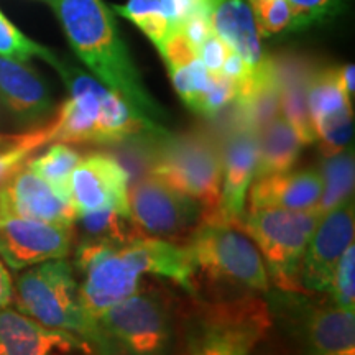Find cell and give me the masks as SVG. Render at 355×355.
Listing matches in <instances>:
<instances>
[{
  "label": "cell",
  "instance_id": "6da1fadb",
  "mask_svg": "<svg viewBox=\"0 0 355 355\" xmlns=\"http://www.w3.org/2000/svg\"><path fill=\"white\" fill-rule=\"evenodd\" d=\"M74 266L81 277V303L96 322L104 311L139 291L144 275L166 278L188 295H198L196 270L184 243L145 234L121 247L79 241Z\"/></svg>",
  "mask_w": 355,
  "mask_h": 355
},
{
  "label": "cell",
  "instance_id": "7a4b0ae2",
  "mask_svg": "<svg viewBox=\"0 0 355 355\" xmlns=\"http://www.w3.org/2000/svg\"><path fill=\"white\" fill-rule=\"evenodd\" d=\"M55 12L68 42L97 81L119 92L137 112L157 125L165 110L145 87L117 21L104 0H43ZM165 127V125H163Z\"/></svg>",
  "mask_w": 355,
  "mask_h": 355
},
{
  "label": "cell",
  "instance_id": "3957f363",
  "mask_svg": "<svg viewBox=\"0 0 355 355\" xmlns=\"http://www.w3.org/2000/svg\"><path fill=\"white\" fill-rule=\"evenodd\" d=\"M51 68L69 92L53 119V141L112 146L145 133L166 132V127L145 119L119 92L78 66L56 58Z\"/></svg>",
  "mask_w": 355,
  "mask_h": 355
},
{
  "label": "cell",
  "instance_id": "277c9868",
  "mask_svg": "<svg viewBox=\"0 0 355 355\" xmlns=\"http://www.w3.org/2000/svg\"><path fill=\"white\" fill-rule=\"evenodd\" d=\"M13 298L20 313L51 329L79 337L94 355H115L99 324L84 309L74 268L66 259L25 268L13 285Z\"/></svg>",
  "mask_w": 355,
  "mask_h": 355
},
{
  "label": "cell",
  "instance_id": "5b68a950",
  "mask_svg": "<svg viewBox=\"0 0 355 355\" xmlns=\"http://www.w3.org/2000/svg\"><path fill=\"white\" fill-rule=\"evenodd\" d=\"M194 298L184 318L181 355H252L273 326L268 303L259 295Z\"/></svg>",
  "mask_w": 355,
  "mask_h": 355
},
{
  "label": "cell",
  "instance_id": "8992f818",
  "mask_svg": "<svg viewBox=\"0 0 355 355\" xmlns=\"http://www.w3.org/2000/svg\"><path fill=\"white\" fill-rule=\"evenodd\" d=\"M198 278L227 290L266 295L270 279L259 248L241 222L201 219L184 241Z\"/></svg>",
  "mask_w": 355,
  "mask_h": 355
},
{
  "label": "cell",
  "instance_id": "52a82bcc",
  "mask_svg": "<svg viewBox=\"0 0 355 355\" xmlns=\"http://www.w3.org/2000/svg\"><path fill=\"white\" fill-rule=\"evenodd\" d=\"M150 173L193 198L202 209L201 219L219 217L222 152L209 133L166 132L157 137Z\"/></svg>",
  "mask_w": 355,
  "mask_h": 355
},
{
  "label": "cell",
  "instance_id": "ba28073f",
  "mask_svg": "<svg viewBox=\"0 0 355 355\" xmlns=\"http://www.w3.org/2000/svg\"><path fill=\"white\" fill-rule=\"evenodd\" d=\"M266 303L272 321L290 343L291 355H355L354 311L296 291H278Z\"/></svg>",
  "mask_w": 355,
  "mask_h": 355
},
{
  "label": "cell",
  "instance_id": "9c48e42d",
  "mask_svg": "<svg viewBox=\"0 0 355 355\" xmlns=\"http://www.w3.org/2000/svg\"><path fill=\"white\" fill-rule=\"evenodd\" d=\"M115 355H171L176 347V318L165 291L146 288L114 304L97 318Z\"/></svg>",
  "mask_w": 355,
  "mask_h": 355
},
{
  "label": "cell",
  "instance_id": "30bf717a",
  "mask_svg": "<svg viewBox=\"0 0 355 355\" xmlns=\"http://www.w3.org/2000/svg\"><path fill=\"white\" fill-rule=\"evenodd\" d=\"M319 219L318 212L285 209H260L243 214L242 227L259 248L270 283L279 291L304 293L300 268Z\"/></svg>",
  "mask_w": 355,
  "mask_h": 355
},
{
  "label": "cell",
  "instance_id": "8fae6325",
  "mask_svg": "<svg viewBox=\"0 0 355 355\" xmlns=\"http://www.w3.org/2000/svg\"><path fill=\"white\" fill-rule=\"evenodd\" d=\"M128 211L145 235L176 243L188 239L202 216L201 206L193 198L153 173L128 184Z\"/></svg>",
  "mask_w": 355,
  "mask_h": 355
},
{
  "label": "cell",
  "instance_id": "7c38bea8",
  "mask_svg": "<svg viewBox=\"0 0 355 355\" xmlns=\"http://www.w3.org/2000/svg\"><path fill=\"white\" fill-rule=\"evenodd\" d=\"M74 225L24 217L0 219V259L15 272L71 254Z\"/></svg>",
  "mask_w": 355,
  "mask_h": 355
},
{
  "label": "cell",
  "instance_id": "4fadbf2b",
  "mask_svg": "<svg viewBox=\"0 0 355 355\" xmlns=\"http://www.w3.org/2000/svg\"><path fill=\"white\" fill-rule=\"evenodd\" d=\"M354 199L343 202L319 219L300 268V283L304 293H329L337 263L354 243Z\"/></svg>",
  "mask_w": 355,
  "mask_h": 355
},
{
  "label": "cell",
  "instance_id": "5bb4252c",
  "mask_svg": "<svg viewBox=\"0 0 355 355\" xmlns=\"http://www.w3.org/2000/svg\"><path fill=\"white\" fill-rule=\"evenodd\" d=\"M69 202L76 216L114 209L128 211V176L112 155L92 152L84 155L69 180Z\"/></svg>",
  "mask_w": 355,
  "mask_h": 355
},
{
  "label": "cell",
  "instance_id": "9a60e30c",
  "mask_svg": "<svg viewBox=\"0 0 355 355\" xmlns=\"http://www.w3.org/2000/svg\"><path fill=\"white\" fill-rule=\"evenodd\" d=\"M222 188L219 217L241 222L245 214L247 193L259 163V133L234 121L220 144Z\"/></svg>",
  "mask_w": 355,
  "mask_h": 355
},
{
  "label": "cell",
  "instance_id": "2e32d148",
  "mask_svg": "<svg viewBox=\"0 0 355 355\" xmlns=\"http://www.w3.org/2000/svg\"><path fill=\"white\" fill-rule=\"evenodd\" d=\"M3 217L74 225L78 216L69 201L56 194L50 184L25 165L0 186V219Z\"/></svg>",
  "mask_w": 355,
  "mask_h": 355
},
{
  "label": "cell",
  "instance_id": "e0dca14e",
  "mask_svg": "<svg viewBox=\"0 0 355 355\" xmlns=\"http://www.w3.org/2000/svg\"><path fill=\"white\" fill-rule=\"evenodd\" d=\"M92 349L69 332L51 329L19 309L0 308V355H68Z\"/></svg>",
  "mask_w": 355,
  "mask_h": 355
},
{
  "label": "cell",
  "instance_id": "ac0fdd59",
  "mask_svg": "<svg viewBox=\"0 0 355 355\" xmlns=\"http://www.w3.org/2000/svg\"><path fill=\"white\" fill-rule=\"evenodd\" d=\"M321 193L322 178L318 168L255 178L247 193L245 212L260 209L316 212Z\"/></svg>",
  "mask_w": 355,
  "mask_h": 355
},
{
  "label": "cell",
  "instance_id": "d6986e66",
  "mask_svg": "<svg viewBox=\"0 0 355 355\" xmlns=\"http://www.w3.org/2000/svg\"><path fill=\"white\" fill-rule=\"evenodd\" d=\"M211 24L217 37L245 61L252 78L268 68L272 56L265 55L248 0H212Z\"/></svg>",
  "mask_w": 355,
  "mask_h": 355
},
{
  "label": "cell",
  "instance_id": "ffe728a7",
  "mask_svg": "<svg viewBox=\"0 0 355 355\" xmlns=\"http://www.w3.org/2000/svg\"><path fill=\"white\" fill-rule=\"evenodd\" d=\"M0 102L24 123L42 121L53 110V97L37 71L3 56H0Z\"/></svg>",
  "mask_w": 355,
  "mask_h": 355
},
{
  "label": "cell",
  "instance_id": "44dd1931",
  "mask_svg": "<svg viewBox=\"0 0 355 355\" xmlns=\"http://www.w3.org/2000/svg\"><path fill=\"white\" fill-rule=\"evenodd\" d=\"M273 64L279 87L282 115L300 137L301 144L304 146L316 144V132L306 101V83L313 68L298 56L273 58Z\"/></svg>",
  "mask_w": 355,
  "mask_h": 355
},
{
  "label": "cell",
  "instance_id": "7402d4cb",
  "mask_svg": "<svg viewBox=\"0 0 355 355\" xmlns=\"http://www.w3.org/2000/svg\"><path fill=\"white\" fill-rule=\"evenodd\" d=\"M303 146L286 119L279 115L259 132V163L255 178L293 170Z\"/></svg>",
  "mask_w": 355,
  "mask_h": 355
},
{
  "label": "cell",
  "instance_id": "603a6c76",
  "mask_svg": "<svg viewBox=\"0 0 355 355\" xmlns=\"http://www.w3.org/2000/svg\"><path fill=\"white\" fill-rule=\"evenodd\" d=\"M306 101L314 132L329 117L352 110V101L340 86L339 68L311 69L306 83Z\"/></svg>",
  "mask_w": 355,
  "mask_h": 355
},
{
  "label": "cell",
  "instance_id": "cb8c5ba5",
  "mask_svg": "<svg viewBox=\"0 0 355 355\" xmlns=\"http://www.w3.org/2000/svg\"><path fill=\"white\" fill-rule=\"evenodd\" d=\"M55 125L50 121L21 133H0V186L19 173L30 158L53 141Z\"/></svg>",
  "mask_w": 355,
  "mask_h": 355
},
{
  "label": "cell",
  "instance_id": "d4e9b609",
  "mask_svg": "<svg viewBox=\"0 0 355 355\" xmlns=\"http://www.w3.org/2000/svg\"><path fill=\"white\" fill-rule=\"evenodd\" d=\"M76 222L81 230V241L102 245L121 247L144 234L130 216H123L114 209L78 216L74 224Z\"/></svg>",
  "mask_w": 355,
  "mask_h": 355
},
{
  "label": "cell",
  "instance_id": "484cf974",
  "mask_svg": "<svg viewBox=\"0 0 355 355\" xmlns=\"http://www.w3.org/2000/svg\"><path fill=\"white\" fill-rule=\"evenodd\" d=\"M83 155L63 141H51V145L38 157H32L26 166L61 198L69 201V180L74 168L81 162Z\"/></svg>",
  "mask_w": 355,
  "mask_h": 355
},
{
  "label": "cell",
  "instance_id": "4316f807",
  "mask_svg": "<svg viewBox=\"0 0 355 355\" xmlns=\"http://www.w3.org/2000/svg\"><path fill=\"white\" fill-rule=\"evenodd\" d=\"M321 178L322 193L316 212L322 217L343 202L354 199L355 163L352 150L347 148L334 157L324 158Z\"/></svg>",
  "mask_w": 355,
  "mask_h": 355
},
{
  "label": "cell",
  "instance_id": "83f0119b",
  "mask_svg": "<svg viewBox=\"0 0 355 355\" xmlns=\"http://www.w3.org/2000/svg\"><path fill=\"white\" fill-rule=\"evenodd\" d=\"M114 10L139 26L158 51L162 50L168 37L175 33L159 0H128L125 6H115Z\"/></svg>",
  "mask_w": 355,
  "mask_h": 355
},
{
  "label": "cell",
  "instance_id": "f1b7e54d",
  "mask_svg": "<svg viewBox=\"0 0 355 355\" xmlns=\"http://www.w3.org/2000/svg\"><path fill=\"white\" fill-rule=\"evenodd\" d=\"M168 74L173 83V87L181 97V101L194 112H198L202 97L209 89L214 73H211L199 58L188 61V63L170 66Z\"/></svg>",
  "mask_w": 355,
  "mask_h": 355
},
{
  "label": "cell",
  "instance_id": "f546056e",
  "mask_svg": "<svg viewBox=\"0 0 355 355\" xmlns=\"http://www.w3.org/2000/svg\"><path fill=\"white\" fill-rule=\"evenodd\" d=\"M0 56L20 63H28L33 58H40L50 66L58 58L50 48L26 37L19 26L7 19L2 10H0Z\"/></svg>",
  "mask_w": 355,
  "mask_h": 355
},
{
  "label": "cell",
  "instance_id": "4dcf8cb0",
  "mask_svg": "<svg viewBox=\"0 0 355 355\" xmlns=\"http://www.w3.org/2000/svg\"><path fill=\"white\" fill-rule=\"evenodd\" d=\"M261 38L298 30V20L286 0H248Z\"/></svg>",
  "mask_w": 355,
  "mask_h": 355
},
{
  "label": "cell",
  "instance_id": "1f68e13d",
  "mask_svg": "<svg viewBox=\"0 0 355 355\" xmlns=\"http://www.w3.org/2000/svg\"><path fill=\"white\" fill-rule=\"evenodd\" d=\"M354 137V110L337 114L316 127V141L322 157H334L349 148Z\"/></svg>",
  "mask_w": 355,
  "mask_h": 355
},
{
  "label": "cell",
  "instance_id": "d6a6232c",
  "mask_svg": "<svg viewBox=\"0 0 355 355\" xmlns=\"http://www.w3.org/2000/svg\"><path fill=\"white\" fill-rule=\"evenodd\" d=\"M329 295L332 304L339 306L343 309L354 311L355 303V248L354 243L344 255L340 257L339 263L332 277V283L329 288Z\"/></svg>",
  "mask_w": 355,
  "mask_h": 355
},
{
  "label": "cell",
  "instance_id": "836d02e7",
  "mask_svg": "<svg viewBox=\"0 0 355 355\" xmlns=\"http://www.w3.org/2000/svg\"><path fill=\"white\" fill-rule=\"evenodd\" d=\"M286 2L295 12L298 30L332 19L344 7V0H286Z\"/></svg>",
  "mask_w": 355,
  "mask_h": 355
},
{
  "label": "cell",
  "instance_id": "e575fe53",
  "mask_svg": "<svg viewBox=\"0 0 355 355\" xmlns=\"http://www.w3.org/2000/svg\"><path fill=\"white\" fill-rule=\"evenodd\" d=\"M235 96H237V83L225 74L214 73L211 86L199 104L198 114L204 117H216L222 109L234 104Z\"/></svg>",
  "mask_w": 355,
  "mask_h": 355
},
{
  "label": "cell",
  "instance_id": "d590c367",
  "mask_svg": "<svg viewBox=\"0 0 355 355\" xmlns=\"http://www.w3.org/2000/svg\"><path fill=\"white\" fill-rule=\"evenodd\" d=\"M159 3L173 32H178L189 17L212 10V0H159Z\"/></svg>",
  "mask_w": 355,
  "mask_h": 355
},
{
  "label": "cell",
  "instance_id": "8d00e7d4",
  "mask_svg": "<svg viewBox=\"0 0 355 355\" xmlns=\"http://www.w3.org/2000/svg\"><path fill=\"white\" fill-rule=\"evenodd\" d=\"M229 53L230 48L224 43V40H220L214 32L204 40L201 46L198 48V58L202 61V64L206 66L211 73H220Z\"/></svg>",
  "mask_w": 355,
  "mask_h": 355
},
{
  "label": "cell",
  "instance_id": "74e56055",
  "mask_svg": "<svg viewBox=\"0 0 355 355\" xmlns=\"http://www.w3.org/2000/svg\"><path fill=\"white\" fill-rule=\"evenodd\" d=\"M178 32L183 33L184 38L191 43V46L198 51L204 40L214 32L211 24V13H196V15L189 17Z\"/></svg>",
  "mask_w": 355,
  "mask_h": 355
},
{
  "label": "cell",
  "instance_id": "f35d334b",
  "mask_svg": "<svg viewBox=\"0 0 355 355\" xmlns=\"http://www.w3.org/2000/svg\"><path fill=\"white\" fill-rule=\"evenodd\" d=\"M13 301V282L10 273L0 260V308H6Z\"/></svg>",
  "mask_w": 355,
  "mask_h": 355
},
{
  "label": "cell",
  "instance_id": "ab89813d",
  "mask_svg": "<svg viewBox=\"0 0 355 355\" xmlns=\"http://www.w3.org/2000/svg\"><path fill=\"white\" fill-rule=\"evenodd\" d=\"M354 64H345L343 68H339V81L343 86L344 92L347 94L350 101H354Z\"/></svg>",
  "mask_w": 355,
  "mask_h": 355
}]
</instances>
